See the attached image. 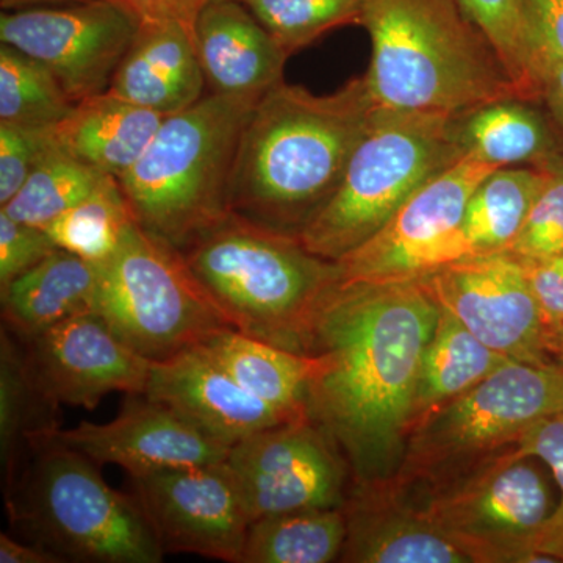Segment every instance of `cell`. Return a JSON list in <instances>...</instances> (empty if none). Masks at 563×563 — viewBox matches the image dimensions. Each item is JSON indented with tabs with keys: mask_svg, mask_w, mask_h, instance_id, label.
Returning a JSON list of instances; mask_svg holds the SVG:
<instances>
[{
	"mask_svg": "<svg viewBox=\"0 0 563 563\" xmlns=\"http://www.w3.org/2000/svg\"><path fill=\"white\" fill-rule=\"evenodd\" d=\"M343 507L269 515L252 521L242 563H328L342 554Z\"/></svg>",
	"mask_w": 563,
	"mask_h": 563,
	"instance_id": "28",
	"label": "cell"
},
{
	"mask_svg": "<svg viewBox=\"0 0 563 563\" xmlns=\"http://www.w3.org/2000/svg\"><path fill=\"white\" fill-rule=\"evenodd\" d=\"M0 562L2 563H63L60 555L40 544H25L9 533H0Z\"/></svg>",
	"mask_w": 563,
	"mask_h": 563,
	"instance_id": "43",
	"label": "cell"
},
{
	"mask_svg": "<svg viewBox=\"0 0 563 563\" xmlns=\"http://www.w3.org/2000/svg\"><path fill=\"white\" fill-rule=\"evenodd\" d=\"M492 44L521 101L539 98L537 44L526 0H459Z\"/></svg>",
	"mask_w": 563,
	"mask_h": 563,
	"instance_id": "33",
	"label": "cell"
},
{
	"mask_svg": "<svg viewBox=\"0 0 563 563\" xmlns=\"http://www.w3.org/2000/svg\"><path fill=\"white\" fill-rule=\"evenodd\" d=\"M140 22L172 21L195 31L196 21L210 0H114Z\"/></svg>",
	"mask_w": 563,
	"mask_h": 563,
	"instance_id": "40",
	"label": "cell"
},
{
	"mask_svg": "<svg viewBox=\"0 0 563 563\" xmlns=\"http://www.w3.org/2000/svg\"><path fill=\"white\" fill-rule=\"evenodd\" d=\"M51 129L0 124V207L21 190L38 163L55 150Z\"/></svg>",
	"mask_w": 563,
	"mask_h": 563,
	"instance_id": "37",
	"label": "cell"
},
{
	"mask_svg": "<svg viewBox=\"0 0 563 563\" xmlns=\"http://www.w3.org/2000/svg\"><path fill=\"white\" fill-rule=\"evenodd\" d=\"M165 118L107 91L76 103L51 129L52 143L103 176L120 179L140 161Z\"/></svg>",
	"mask_w": 563,
	"mask_h": 563,
	"instance_id": "22",
	"label": "cell"
},
{
	"mask_svg": "<svg viewBox=\"0 0 563 563\" xmlns=\"http://www.w3.org/2000/svg\"><path fill=\"white\" fill-rule=\"evenodd\" d=\"M499 166L465 154L421 185L379 232L336 261L342 284H396L451 263V246L476 188Z\"/></svg>",
	"mask_w": 563,
	"mask_h": 563,
	"instance_id": "11",
	"label": "cell"
},
{
	"mask_svg": "<svg viewBox=\"0 0 563 563\" xmlns=\"http://www.w3.org/2000/svg\"><path fill=\"white\" fill-rule=\"evenodd\" d=\"M340 562L472 563L406 496L384 485H351Z\"/></svg>",
	"mask_w": 563,
	"mask_h": 563,
	"instance_id": "20",
	"label": "cell"
},
{
	"mask_svg": "<svg viewBox=\"0 0 563 563\" xmlns=\"http://www.w3.org/2000/svg\"><path fill=\"white\" fill-rule=\"evenodd\" d=\"M463 151L506 168L547 158L548 131L542 118L521 99L490 103L459 121Z\"/></svg>",
	"mask_w": 563,
	"mask_h": 563,
	"instance_id": "29",
	"label": "cell"
},
{
	"mask_svg": "<svg viewBox=\"0 0 563 563\" xmlns=\"http://www.w3.org/2000/svg\"><path fill=\"white\" fill-rule=\"evenodd\" d=\"M99 284L101 263L54 251L0 291L3 325L18 340H27L77 314L96 312Z\"/></svg>",
	"mask_w": 563,
	"mask_h": 563,
	"instance_id": "23",
	"label": "cell"
},
{
	"mask_svg": "<svg viewBox=\"0 0 563 563\" xmlns=\"http://www.w3.org/2000/svg\"><path fill=\"white\" fill-rule=\"evenodd\" d=\"M521 451L543 462L561 488V503L544 523L536 551L551 562H563V412L533 424L520 442Z\"/></svg>",
	"mask_w": 563,
	"mask_h": 563,
	"instance_id": "36",
	"label": "cell"
},
{
	"mask_svg": "<svg viewBox=\"0 0 563 563\" xmlns=\"http://www.w3.org/2000/svg\"><path fill=\"white\" fill-rule=\"evenodd\" d=\"M439 306L420 282L339 284L325 295L307 355V413L339 444L352 485L391 483L402 461L418 373Z\"/></svg>",
	"mask_w": 563,
	"mask_h": 563,
	"instance_id": "1",
	"label": "cell"
},
{
	"mask_svg": "<svg viewBox=\"0 0 563 563\" xmlns=\"http://www.w3.org/2000/svg\"><path fill=\"white\" fill-rule=\"evenodd\" d=\"M46 443L77 451L99 466L120 465L129 476L222 462L229 451L173 407L144 395H129L121 413L106 424L81 421L33 437L31 453Z\"/></svg>",
	"mask_w": 563,
	"mask_h": 563,
	"instance_id": "17",
	"label": "cell"
},
{
	"mask_svg": "<svg viewBox=\"0 0 563 563\" xmlns=\"http://www.w3.org/2000/svg\"><path fill=\"white\" fill-rule=\"evenodd\" d=\"M195 43L207 92L261 101L284 81L288 55L240 0L207 3L196 21Z\"/></svg>",
	"mask_w": 563,
	"mask_h": 563,
	"instance_id": "19",
	"label": "cell"
},
{
	"mask_svg": "<svg viewBox=\"0 0 563 563\" xmlns=\"http://www.w3.org/2000/svg\"><path fill=\"white\" fill-rule=\"evenodd\" d=\"M459 121L376 109L339 187L296 235L302 246L336 262L372 239L421 185L465 154Z\"/></svg>",
	"mask_w": 563,
	"mask_h": 563,
	"instance_id": "8",
	"label": "cell"
},
{
	"mask_svg": "<svg viewBox=\"0 0 563 563\" xmlns=\"http://www.w3.org/2000/svg\"><path fill=\"white\" fill-rule=\"evenodd\" d=\"M109 177L54 150L0 210L13 220L46 229L55 218L91 196Z\"/></svg>",
	"mask_w": 563,
	"mask_h": 563,
	"instance_id": "32",
	"label": "cell"
},
{
	"mask_svg": "<svg viewBox=\"0 0 563 563\" xmlns=\"http://www.w3.org/2000/svg\"><path fill=\"white\" fill-rule=\"evenodd\" d=\"M57 250L44 229L13 220L0 210V291Z\"/></svg>",
	"mask_w": 563,
	"mask_h": 563,
	"instance_id": "38",
	"label": "cell"
},
{
	"mask_svg": "<svg viewBox=\"0 0 563 563\" xmlns=\"http://www.w3.org/2000/svg\"><path fill=\"white\" fill-rule=\"evenodd\" d=\"M132 221L135 220L120 181L109 177L91 196L55 218L44 231L49 233L58 250L88 262L103 263L118 250Z\"/></svg>",
	"mask_w": 563,
	"mask_h": 563,
	"instance_id": "31",
	"label": "cell"
},
{
	"mask_svg": "<svg viewBox=\"0 0 563 563\" xmlns=\"http://www.w3.org/2000/svg\"><path fill=\"white\" fill-rule=\"evenodd\" d=\"M507 362L512 361L481 342L453 313L439 307L435 331L421 358L410 424L433 407L483 383Z\"/></svg>",
	"mask_w": 563,
	"mask_h": 563,
	"instance_id": "26",
	"label": "cell"
},
{
	"mask_svg": "<svg viewBox=\"0 0 563 563\" xmlns=\"http://www.w3.org/2000/svg\"><path fill=\"white\" fill-rule=\"evenodd\" d=\"M533 461L518 444L450 483L407 499L472 563H553L536 551L555 507Z\"/></svg>",
	"mask_w": 563,
	"mask_h": 563,
	"instance_id": "10",
	"label": "cell"
},
{
	"mask_svg": "<svg viewBox=\"0 0 563 563\" xmlns=\"http://www.w3.org/2000/svg\"><path fill=\"white\" fill-rule=\"evenodd\" d=\"M521 263V262H520ZM548 328L563 324V255L550 261L521 263Z\"/></svg>",
	"mask_w": 563,
	"mask_h": 563,
	"instance_id": "39",
	"label": "cell"
},
{
	"mask_svg": "<svg viewBox=\"0 0 563 563\" xmlns=\"http://www.w3.org/2000/svg\"><path fill=\"white\" fill-rule=\"evenodd\" d=\"M144 396L173 407L228 448L262 429L302 420L244 390L201 344L152 361Z\"/></svg>",
	"mask_w": 563,
	"mask_h": 563,
	"instance_id": "18",
	"label": "cell"
},
{
	"mask_svg": "<svg viewBox=\"0 0 563 563\" xmlns=\"http://www.w3.org/2000/svg\"><path fill=\"white\" fill-rule=\"evenodd\" d=\"M251 523L269 515L336 509L352 481L339 444L310 418L262 429L229 448L224 459Z\"/></svg>",
	"mask_w": 563,
	"mask_h": 563,
	"instance_id": "12",
	"label": "cell"
},
{
	"mask_svg": "<svg viewBox=\"0 0 563 563\" xmlns=\"http://www.w3.org/2000/svg\"><path fill=\"white\" fill-rule=\"evenodd\" d=\"M31 457L5 492L18 531L65 562L163 561L139 503L111 488L99 465L57 443L33 448Z\"/></svg>",
	"mask_w": 563,
	"mask_h": 563,
	"instance_id": "6",
	"label": "cell"
},
{
	"mask_svg": "<svg viewBox=\"0 0 563 563\" xmlns=\"http://www.w3.org/2000/svg\"><path fill=\"white\" fill-rule=\"evenodd\" d=\"M291 57L325 33L362 25L369 0H240Z\"/></svg>",
	"mask_w": 563,
	"mask_h": 563,
	"instance_id": "34",
	"label": "cell"
},
{
	"mask_svg": "<svg viewBox=\"0 0 563 563\" xmlns=\"http://www.w3.org/2000/svg\"><path fill=\"white\" fill-rule=\"evenodd\" d=\"M21 342L33 379L54 406L95 410L110 393L146 391L152 361L122 342L96 312Z\"/></svg>",
	"mask_w": 563,
	"mask_h": 563,
	"instance_id": "16",
	"label": "cell"
},
{
	"mask_svg": "<svg viewBox=\"0 0 563 563\" xmlns=\"http://www.w3.org/2000/svg\"><path fill=\"white\" fill-rule=\"evenodd\" d=\"M536 69L540 96H544L559 120L563 122V60L537 46Z\"/></svg>",
	"mask_w": 563,
	"mask_h": 563,
	"instance_id": "42",
	"label": "cell"
},
{
	"mask_svg": "<svg viewBox=\"0 0 563 563\" xmlns=\"http://www.w3.org/2000/svg\"><path fill=\"white\" fill-rule=\"evenodd\" d=\"M201 346L244 390L298 418L307 413V388L317 368L314 355L298 354L228 328Z\"/></svg>",
	"mask_w": 563,
	"mask_h": 563,
	"instance_id": "24",
	"label": "cell"
},
{
	"mask_svg": "<svg viewBox=\"0 0 563 563\" xmlns=\"http://www.w3.org/2000/svg\"><path fill=\"white\" fill-rule=\"evenodd\" d=\"M140 20L114 0L2 11L0 43L41 63L79 103L110 90Z\"/></svg>",
	"mask_w": 563,
	"mask_h": 563,
	"instance_id": "13",
	"label": "cell"
},
{
	"mask_svg": "<svg viewBox=\"0 0 563 563\" xmlns=\"http://www.w3.org/2000/svg\"><path fill=\"white\" fill-rule=\"evenodd\" d=\"M206 90L195 31L179 22L144 21L109 92L169 117L198 102Z\"/></svg>",
	"mask_w": 563,
	"mask_h": 563,
	"instance_id": "21",
	"label": "cell"
},
{
	"mask_svg": "<svg viewBox=\"0 0 563 563\" xmlns=\"http://www.w3.org/2000/svg\"><path fill=\"white\" fill-rule=\"evenodd\" d=\"M257 102L207 92L163 120L140 161L118 179L144 231L184 251L231 213L240 141Z\"/></svg>",
	"mask_w": 563,
	"mask_h": 563,
	"instance_id": "5",
	"label": "cell"
},
{
	"mask_svg": "<svg viewBox=\"0 0 563 563\" xmlns=\"http://www.w3.org/2000/svg\"><path fill=\"white\" fill-rule=\"evenodd\" d=\"M180 252L233 329L307 355L318 310L340 280L335 262L235 213Z\"/></svg>",
	"mask_w": 563,
	"mask_h": 563,
	"instance_id": "4",
	"label": "cell"
},
{
	"mask_svg": "<svg viewBox=\"0 0 563 563\" xmlns=\"http://www.w3.org/2000/svg\"><path fill=\"white\" fill-rule=\"evenodd\" d=\"M210 2H214V0H210Z\"/></svg>",
	"mask_w": 563,
	"mask_h": 563,
	"instance_id": "47",
	"label": "cell"
},
{
	"mask_svg": "<svg viewBox=\"0 0 563 563\" xmlns=\"http://www.w3.org/2000/svg\"><path fill=\"white\" fill-rule=\"evenodd\" d=\"M551 173L506 166L476 188L451 246V262L506 251L517 239Z\"/></svg>",
	"mask_w": 563,
	"mask_h": 563,
	"instance_id": "25",
	"label": "cell"
},
{
	"mask_svg": "<svg viewBox=\"0 0 563 563\" xmlns=\"http://www.w3.org/2000/svg\"><path fill=\"white\" fill-rule=\"evenodd\" d=\"M131 483L165 554L242 563L251 518L224 461L136 474Z\"/></svg>",
	"mask_w": 563,
	"mask_h": 563,
	"instance_id": "15",
	"label": "cell"
},
{
	"mask_svg": "<svg viewBox=\"0 0 563 563\" xmlns=\"http://www.w3.org/2000/svg\"><path fill=\"white\" fill-rule=\"evenodd\" d=\"M536 44L563 60V0H526Z\"/></svg>",
	"mask_w": 563,
	"mask_h": 563,
	"instance_id": "41",
	"label": "cell"
},
{
	"mask_svg": "<svg viewBox=\"0 0 563 563\" xmlns=\"http://www.w3.org/2000/svg\"><path fill=\"white\" fill-rule=\"evenodd\" d=\"M90 2V0H0L3 11L35 9V7L65 5V3Z\"/></svg>",
	"mask_w": 563,
	"mask_h": 563,
	"instance_id": "44",
	"label": "cell"
},
{
	"mask_svg": "<svg viewBox=\"0 0 563 563\" xmlns=\"http://www.w3.org/2000/svg\"><path fill=\"white\" fill-rule=\"evenodd\" d=\"M437 306L510 361L555 365L551 329L525 266L506 252L446 263L418 279ZM558 366V365H555Z\"/></svg>",
	"mask_w": 563,
	"mask_h": 563,
	"instance_id": "14",
	"label": "cell"
},
{
	"mask_svg": "<svg viewBox=\"0 0 563 563\" xmlns=\"http://www.w3.org/2000/svg\"><path fill=\"white\" fill-rule=\"evenodd\" d=\"M365 74L374 106L463 120L520 99L509 74L459 0H369Z\"/></svg>",
	"mask_w": 563,
	"mask_h": 563,
	"instance_id": "3",
	"label": "cell"
},
{
	"mask_svg": "<svg viewBox=\"0 0 563 563\" xmlns=\"http://www.w3.org/2000/svg\"><path fill=\"white\" fill-rule=\"evenodd\" d=\"M74 107L41 63L0 43V124L51 129L66 120Z\"/></svg>",
	"mask_w": 563,
	"mask_h": 563,
	"instance_id": "30",
	"label": "cell"
},
{
	"mask_svg": "<svg viewBox=\"0 0 563 563\" xmlns=\"http://www.w3.org/2000/svg\"><path fill=\"white\" fill-rule=\"evenodd\" d=\"M96 313L150 361L172 357L232 328L184 254L136 221L125 229L109 261L101 263Z\"/></svg>",
	"mask_w": 563,
	"mask_h": 563,
	"instance_id": "9",
	"label": "cell"
},
{
	"mask_svg": "<svg viewBox=\"0 0 563 563\" xmlns=\"http://www.w3.org/2000/svg\"><path fill=\"white\" fill-rule=\"evenodd\" d=\"M376 109L365 77L331 95L276 85L244 128L231 213L298 235L339 187Z\"/></svg>",
	"mask_w": 563,
	"mask_h": 563,
	"instance_id": "2",
	"label": "cell"
},
{
	"mask_svg": "<svg viewBox=\"0 0 563 563\" xmlns=\"http://www.w3.org/2000/svg\"><path fill=\"white\" fill-rule=\"evenodd\" d=\"M563 412V368L507 362L483 383L410 424L391 485L406 498L470 473Z\"/></svg>",
	"mask_w": 563,
	"mask_h": 563,
	"instance_id": "7",
	"label": "cell"
},
{
	"mask_svg": "<svg viewBox=\"0 0 563 563\" xmlns=\"http://www.w3.org/2000/svg\"><path fill=\"white\" fill-rule=\"evenodd\" d=\"M20 342V340H18ZM2 328L0 333V461L3 493L9 492L31 454V440L60 428L58 412L40 390L22 344Z\"/></svg>",
	"mask_w": 563,
	"mask_h": 563,
	"instance_id": "27",
	"label": "cell"
},
{
	"mask_svg": "<svg viewBox=\"0 0 563 563\" xmlns=\"http://www.w3.org/2000/svg\"><path fill=\"white\" fill-rule=\"evenodd\" d=\"M503 252L512 255L521 263L550 261L563 255V176L561 174L551 173L517 239Z\"/></svg>",
	"mask_w": 563,
	"mask_h": 563,
	"instance_id": "35",
	"label": "cell"
},
{
	"mask_svg": "<svg viewBox=\"0 0 563 563\" xmlns=\"http://www.w3.org/2000/svg\"><path fill=\"white\" fill-rule=\"evenodd\" d=\"M540 168L548 169V172L561 174L563 176V161H550L547 165L540 166Z\"/></svg>",
	"mask_w": 563,
	"mask_h": 563,
	"instance_id": "46",
	"label": "cell"
},
{
	"mask_svg": "<svg viewBox=\"0 0 563 563\" xmlns=\"http://www.w3.org/2000/svg\"><path fill=\"white\" fill-rule=\"evenodd\" d=\"M551 354H553L555 365L563 368V324L551 331Z\"/></svg>",
	"mask_w": 563,
	"mask_h": 563,
	"instance_id": "45",
	"label": "cell"
}]
</instances>
